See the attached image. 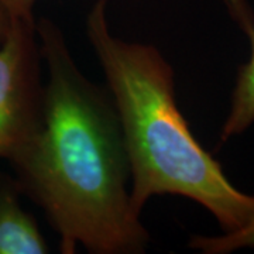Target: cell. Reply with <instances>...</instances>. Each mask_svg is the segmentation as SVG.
<instances>
[{"mask_svg": "<svg viewBox=\"0 0 254 254\" xmlns=\"http://www.w3.org/2000/svg\"><path fill=\"white\" fill-rule=\"evenodd\" d=\"M47 68L37 134L9 161L21 193L44 210L61 253L141 254L150 233L130 203V167L110 92L86 78L61 28L36 21Z\"/></svg>", "mask_w": 254, "mask_h": 254, "instance_id": "cell-1", "label": "cell"}, {"mask_svg": "<svg viewBox=\"0 0 254 254\" xmlns=\"http://www.w3.org/2000/svg\"><path fill=\"white\" fill-rule=\"evenodd\" d=\"M109 0H96L86 34L118 112L130 167V203L141 215L160 195L188 198L216 219L223 233L254 216V195L236 188L192 133L175 98L171 64L151 44L113 36Z\"/></svg>", "mask_w": 254, "mask_h": 254, "instance_id": "cell-2", "label": "cell"}, {"mask_svg": "<svg viewBox=\"0 0 254 254\" xmlns=\"http://www.w3.org/2000/svg\"><path fill=\"white\" fill-rule=\"evenodd\" d=\"M36 20L13 18L0 41V158L10 161L36 136L46 82Z\"/></svg>", "mask_w": 254, "mask_h": 254, "instance_id": "cell-3", "label": "cell"}, {"mask_svg": "<svg viewBox=\"0 0 254 254\" xmlns=\"http://www.w3.org/2000/svg\"><path fill=\"white\" fill-rule=\"evenodd\" d=\"M227 13L243 31L250 44V57L237 69L220 143L243 134L254 125V11L247 0H225Z\"/></svg>", "mask_w": 254, "mask_h": 254, "instance_id": "cell-4", "label": "cell"}, {"mask_svg": "<svg viewBox=\"0 0 254 254\" xmlns=\"http://www.w3.org/2000/svg\"><path fill=\"white\" fill-rule=\"evenodd\" d=\"M13 175L0 173V254H46L50 247L34 218L21 203Z\"/></svg>", "mask_w": 254, "mask_h": 254, "instance_id": "cell-5", "label": "cell"}, {"mask_svg": "<svg viewBox=\"0 0 254 254\" xmlns=\"http://www.w3.org/2000/svg\"><path fill=\"white\" fill-rule=\"evenodd\" d=\"M188 245L190 249L203 254H229L242 249H254V216L242 229L220 236L196 235L190 237Z\"/></svg>", "mask_w": 254, "mask_h": 254, "instance_id": "cell-6", "label": "cell"}, {"mask_svg": "<svg viewBox=\"0 0 254 254\" xmlns=\"http://www.w3.org/2000/svg\"><path fill=\"white\" fill-rule=\"evenodd\" d=\"M37 0H0V6L9 13L11 18L33 20V9Z\"/></svg>", "mask_w": 254, "mask_h": 254, "instance_id": "cell-7", "label": "cell"}, {"mask_svg": "<svg viewBox=\"0 0 254 254\" xmlns=\"http://www.w3.org/2000/svg\"><path fill=\"white\" fill-rule=\"evenodd\" d=\"M11 20H13L11 16L0 6V41L3 37L6 36L7 30L10 28V24H11Z\"/></svg>", "mask_w": 254, "mask_h": 254, "instance_id": "cell-8", "label": "cell"}]
</instances>
